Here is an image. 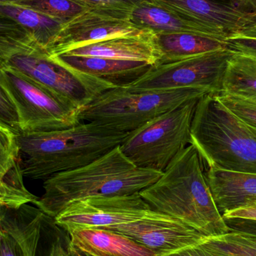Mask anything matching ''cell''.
Returning <instances> with one entry per match:
<instances>
[{
    "label": "cell",
    "instance_id": "6da1fadb",
    "mask_svg": "<svg viewBox=\"0 0 256 256\" xmlns=\"http://www.w3.org/2000/svg\"><path fill=\"white\" fill-rule=\"evenodd\" d=\"M195 146L189 144L158 180L140 192L154 210L172 216L207 237L230 232L216 207Z\"/></svg>",
    "mask_w": 256,
    "mask_h": 256
},
{
    "label": "cell",
    "instance_id": "7a4b0ae2",
    "mask_svg": "<svg viewBox=\"0 0 256 256\" xmlns=\"http://www.w3.org/2000/svg\"><path fill=\"white\" fill-rule=\"evenodd\" d=\"M162 173L136 166L118 146L86 165L48 178L44 182L43 196L34 204L54 218L78 200L141 192Z\"/></svg>",
    "mask_w": 256,
    "mask_h": 256
},
{
    "label": "cell",
    "instance_id": "3957f363",
    "mask_svg": "<svg viewBox=\"0 0 256 256\" xmlns=\"http://www.w3.org/2000/svg\"><path fill=\"white\" fill-rule=\"evenodd\" d=\"M128 134L94 122L48 132H20L16 138L24 177L46 180L86 165L120 146Z\"/></svg>",
    "mask_w": 256,
    "mask_h": 256
},
{
    "label": "cell",
    "instance_id": "277c9868",
    "mask_svg": "<svg viewBox=\"0 0 256 256\" xmlns=\"http://www.w3.org/2000/svg\"><path fill=\"white\" fill-rule=\"evenodd\" d=\"M190 140L208 167L256 174V129L224 106L216 94H204L197 102Z\"/></svg>",
    "mask_w": 256,
    "mask_h": 256
},
{
    "label": "cell",
    "instance_id": "5b68a950",
    "mask_svg": "<svg viewBox=\"0 0 256 256\" xmlns=\"http://www.w3.org/2000/svg\"><path fill=\"white\" fill-rule=\"evenodd\" d=\"M202 88L136 90L114 87L82 108L80 122H94L114 130L130 132L153 118L190 100L208 94Z\"/></svg>",
    "mask_w": 256,
    "mask_h": 256
},
{
    "label": "cell",
    "instance_id": "8992f818",
    "mask_svg": "<svg viewBox=\"0 0 256 256\" xmlns=\"http://www.w3.org/2000/svg\"><path fill=\"white\" fill-rule=\"evenodd\" d=\"M200 98L190 100L130 132L120 146L124 156L138 168L164 172L190 144L192 118Z\"/></svg>",
    "mask_w": 256,
    "mask_h": 256
},
{
    "label": "cell",
    "instance_id": "52a82bcc",
    "mask_svg": "<svg viewBox=\"0 0 256 256\" xmlns=\"http://www.w3.org/2000/svg\"><path fill=\"white\" fill-rule=\"evenodd\" d=\"M0 84L14 104L20 132L58 130L80 122L81 109L10 68H0Z\"/></svg>",
    "mask_w": 256,
    "mask_h": 256
},
{
    "label": "cell",
    "instance_id": "ba28073f",
    "mask_svg": "<svg viewBox=\"0 0 256 256\" xmlns=\"http://www.w3.org/2000/svg\"><path fill=\"white\" fill-rule=\"evenodd\" d=\"M6 66L60 94L81 110L104 92L116 87L61 64L38 45L16 52Z\"/></svg>",
    "mask_w": 256,
    "mask_h": 256
},
{
    "label": "cell",
    "instance_id": "9c48e42d",
    "mask_svg": "<svg viewBox=\"0 0 256 256\" xmlns=\"http://www.w3.org/2000/svg\"><path fill=\"white\" fill-rule=\"evenodd\" d=\"M233 54L230 48L200 54L172 62L155 64L130 85L136 90L202 88L212 94L222 92L228 60Z\"/></svg>",
    "mask_w": 256,
    "mask_h": 256
},
{
    "label": "cell",
    "instance_id": "30bf717a",
    "mask_svg": "<svg viewBox=\"0 0 256 256\" xmlns=\"http://www.w3.org/2000/svg\"><path fill=\"white\" fill-rule=\"evenodd\" d=\"M152 212L140 192L90 197L74 202L54 221L68 233L79 228H106L136 222Z\"/></svg>",
    "mask_w": 256,
    "mask_h": 256
},
{
    "label": "cell",
    "instance_id": "8fae6325",
    "mask_svg": "<svg viewBox=\"0 0 256 256\" xmlns=\"http://www.w3.org/2000/svg\"><path fill=\"white\" fill-rule=\"evenodd\" d=\"M144 31L132 24L130 12L88 8L64 24L48 54L58 55L82 45Z\"/></svg>",
    "mask_w": 256,
    "mask_h": 256
},
{
    "label": "cell",
    "instance_id": "7c38bea8",
    "mask_svg": "<svg viewBox=\"0 0 256 256\" xmlns=\"http://www.w3.org/2000/svg\"><path fill=\"white\" fill-rule=\"evenodd\" d=\"M106 230L127 236L158 256L198 244L209 238L176 218L154 210L140 220Z\"/></svg>",
    "mask_w": 256,
    "mask_h": 256
},
{
    "label": "cell",
    "instance_id": "4fadbf2b",
    "mask_svg": "<svg viewBox=\"0 0 256 256\" xmlns=\"http://www.w3.org/2000/svg\"><path fill=\"white\" fill-rule=\"evenodd\" d=\"M162 7L204 24L226 38L256 20V14L220 0H152Z\"/></svg>",
    "mask_w": 256,
    "mask_h": 256
},
{
    "label": "cell",
    "instance_id": "5bb4252c",
    "mask_svg": "<svg viewBox=\"0 0 256 256\" xmlns=\"http://www.w3.org/2000/svg\"><path fill=\"white\" fill-rule=\"evenodd\" d=\"M44 215L28 204L0 207V256H36Z\"/></svg>",
    "mask_w": 256,
    "mask_h": 256
},
{
    "label": "cell",
    "instance_id": "9a60e30c",
    "mask_svg": "<svg viewBox=\"0 0 256 256\" xmlns=\"http://www.w3.org/2000/svg\"><path fill=\"white\" fill-rule=\"evenodd\" d=\"M64 54L127 61L144 62L152 66H155L160 58L159 51L155 42L154 33L148 30L138 34L120 36L82 45Z\"/></svg>",
    "mask_w": 256,
    "mask_h": 256
},
{
    "label": "cell",
    "instance_id": "2e32d148",
    "mask_svg": "<svg viewBox=\"0 0 256 256\" xmlns=\"http://www.w3.org/2000/svg\"><path fill=\"white\" fill-rule=\"evenodd\" d=\"M206 178L221 214L256 208V174L209 167Z\"/></svg>",
    "mask_w": 256,
    "mask_h": 256
},
{
    "label": "cell",
    "instance_id": "e0dca14e",
    "mask_svg": "<svg viewBox=\"0 0 256 256\" xmlns=\"http://www.w3.org/2000/svg\"><path fill=\"white\" fill-rule=\"evenodd\" d=\"M50 56L70 68L100 78L116 87L126 86L132 84L147 73L153 66L144 62L82 56L66 54Z\"/></svg>",
    "mask_w": 256,
    "mask_h": 256
},
{
    "label": "cell",
    "instance_id": "ac0fdd59",
    "mask_svg": "<svg viewBox=\"0 0 256 256\" xmlns=\"http://www.w3.org/2000/svg\"><path fill=\"white\" fill-rule=\"evenodd\" d=\"M130 19L138 28L154 34L196 33L226 40L213 28L162 7L152 0H144L136 6L130 12Z\"/></svg>",
    "mask_w": 256,
    "mask_h": 256
},
{
    "label": "cell",
    "instance_id": "d6986e66",
    "mask_svg": "<svg viewBox=\"0 0 256 256\" xmlns=\"http://www.w3.org/2000/svg\"><path fill=\"white\" fill-rule=\"evenodd\" d=\"M68 234L74 248L92 256H158L127 236L104 228H79Z\"/></svg>",
    "mask_w": 256,
    "mask_h": 256
},
{
    "label": "cell",
    "instance_id": "ffe728a7",
    "mask_svg": "<svg viewBox=\"0 0 256 256\" xmlns=\"http://www.w3.org/2000/svg\"><path fill=\"white\" fill-rule=\"evenodd\" d=\"M154 37L160 54L156 64L228 48L226 40L196 33L154 34Z\"/></svg>",
    "mask_w": 256,
    "mask_h": 256
},
{
    "label": "cell",
    "instance_id": "44dd1931",
    "mask_svg": "<svg viewBox=\"0 0 256 256\" xmlns=\"http://www.w3.org/2000/svg\"><path fill=\"white\" fill-rule=\"evenodd\" d=\"M0 13L7 15L25 27L36 44L46 52L55 43L66 22L22 6L0 4Z\"/></svg>",
    "mask_w": 256,
    "mask_h": 256
},
{
    "label": "cell",
    "instance_id": "7402d4cb",
    "mask_svg": "<svg viewBox=\"0 0 256 256\" xmlns=\"http://www.w3.org/2000/svg\"><path fill=\"white\" fill-rule=\"evenodd\" d=\"M221 93L256 98V57L233 51Z\"/></svg>",
    "mask_w": 256,
    "mask_h": 256
},
{
    "label": "cell",
    "instance_id": "603a6c76",
    "mask_svg": "<svg viewBox=\"0 0 256 256\" xmlns=\"http://www.w3.org/2000/svg\"><path fill=\"white\" fill-rule=\"evenodd\" d=\"M34 45L38 44L25 27L0 13V68L6 66L12 56Z\"/></svg>",
    "mask_w": 256,
    "mask_h": 256
},
{
    "label": "cell",
    "instance_id": "cb8c5ba5",
    "mask_svg": "<svg viewBox=\"0 0 256 256\" xmlns=\"http://www.w3.org/2000/svg\"><path fill=\"white\" fill-rule=\"evenodd\" d=\"M70 248L68 233L58 226L54 218L44 214L34 256H66Z\"/></svg>",
    "mask_w": 256,
    "mask_h": 256
},
{
    "label": "cell",
    "instance_id": "d4e9b609",
    "mask_svg": "<svg viewBox=\"0 0 256 256\" xmlns=\"http://www.w3.org/2000/svg\"><path fill=\"white\" fill-rule=\"evenodd\" d=\"M38 200L26 188L20 161L0 182V207L18 208L22 204L32 203Z\"/></svg>",
    "mask_w": 256,
    "mask_h": 256
},
{
    "label": "cell",
    "instance_id": "484cf974",
    "mask_svg": "<svg viewBox=\"0 0 256 256\" xmlns=\"http://www.w3.org/2000/svg\"><path fill=\"white\" fill-rule=\"evenodd\" d=\"M14 4L67 22L88 9L74 0H20Z\"/></svg>",
    "mask_w": 256,
    "mask_h": 256
},
{
    "label": "cell",
    "instance_id": "4316f807",
    "mask_svg": "<svg viewBox=\"0 0 256 256\" xmlns=\"http://www.w3.org/2000/svg\"><path fill=\"white\" fill-rule=\"evenodd\" d=\"M220 250L228 256H256V237L230 231L222 236L209 238Z\"/></svg>",
    "mask_w": 256,
    "mask_h": 256
},
{
    "label": "cell",
    "instance_id": "83f0119b",
    "mask_svg": "<svg viewBox=\"0 0 256 256\" xmlns=\"http://www.w3.org/2000/svg\"><path fill=\"white\" fill-rule=\"evenodd\" d=\"M18 134L0 124V182L20 160Z\"/></svg>",
    "mask_w": 256,
    "mask_h": 256
},
{
    "label": "cell",
    "instance_id": "f1b7e54d",
    "mask_svg": "<svg viewBox=\"0 0 256 256\" xmlns=\"http://www.w3.org/2000/svg\"><path fill=\"white\" fill-rule=\"evenodd\" d=\"M220 102L248 126L256 129V98H244L234 94H216Z\"/></svg>",
    "mask_w": 256,
    "mask_h": 256
},
{
    "label": "cell",
    "instance_id": "f546056e",
    "mask_svg": "<svg viewBox=\"0 0 256 256\" xmlns=\"http://www.w3.org/2000/svg\"><path fill=\"white\" fill-rule=\"evenodd\" d=\"M0 124L9 128L16 134L20 132L19 117L13 100L0 84Z\"/></svg>",
    "mask_w": 256,
    "mask_h": 256
},
{
    "label": "cell",
    "instance_id": "4dcf8cb0",
    "mask_svg": "<svg viewBox=\"0 0 256 256\" xmlns=\"http://www.w3.org/2000/svg\"><path fill=\"white\" fill-rule=\"evenodd\" d=\"M88 8L106 10H130L144 0H74Z\"/></svg>",
    "mask_w": 256,
    "mask_h": 256
},
{
    "label": "cell",
    "instance_id": "1f68e13d",
    "mask_svg": "<svg viewBox=\"0 0 256 256\" xmlns=\"http://www.w3.org/2000/svg\"><path fill=\"white\" fill-rule=\"evenodd\" d=\"M162 256H228L224 254L222 251L220 250L214 245L210 242L209 238H208L206 240L198 244L194 245V246H190V248H185V249L180 250L177 252H172V254H167V255Z\"/></svg>",
    "mask_w": 256,
    "mask_h": 256
},
{
    "label": "cell",
    "instance_id": "d6a6232c",
    "mask_svg": "<svg viewBox=\"0 0 256 256\" xmlns=\"http://www.w3.org/2000/svg\"><path fill=\"white\" fill-rule=\"evenodd\" d=\"M226 42L232 50L256 57V39L232 36L228 38Z\"/></svg>",
    "mask_w": 256,
    "mask_h": 256
},
{
    "label": "cell",
    "instance_id": "836d02e7",
    "mask_svg": "<svg viewBox=\"0 0 256 256\" xmlns=\"http://www.w3.org/2000/svg\"><path fill=\"white\" fill-rule=\"evenodd\" d=\"M224 220L230 231L244 233L256 237V220L238 218Z\"/></svg>",
    "mask_w": 256,
    "mask_h": 256
},
{
    "label": "cell",
    "instance_id": "e575fe53",
    "mask_svg": "<svg viewBox=\"0 0 256 256\" xmlns=\"http://www.w3.org/2000/svg\"><path fill=\"white\" fill-rule=\"evenodd\" d=\"M224 219H232V218H238V219L254 220H256V208H250L238 209L227 212L222 215Z\"/></svg>",
    "mask_w": 256,
    "mask_h": 256
},
{
    "label": "cell",
    "instance_id": "d590c367",
    "mask_svg": "<svg viewBox=\"0 0 256 256\" xmlns=\"http://www.w3.org/2000/svg\"><path fill=\"white\" fill-rule=\"evenodd\" d=\"M233 36H240V37L256 39V20L252 24H250V25L246 26L244 28H242L238 34Z\"/></svg>",
    "mask_w": 256,
    "mask_h": 256
},
{
    "label": "cell",
    "instance_id": "8d00e7d4",
    "mask_svg": "<svg viewBox=\"0 0 256 256\" xmlns=\"http://www.w3.org/2000/svg\"><path fill=\"white\" fill-rule=\"evenodd\" d=\"M70 252L72 256H92L88 255V254H85V252H81L79 250L74 248V246H72V244H70Z\"/></svg>",
    "mask_w": 256,
    "mask_h": 256
},
{
    "label": "cell",
    "instance_id": "74e56055",
    "mask_svg": "<svg viewBox=\"0 0 256 256\" xmlns=\"http://www.w3.org/2000/svg\"><path fill=\"white\" fill-rule=\"evenodd\" d=\"M20 0H0V4H14Z\"/></svg>",
    "mask_w": 256,
    "mask_h": 256
},
{
    "label": "cell",
    "instance_id": "f35d334b",
    "mask_svg": "<svg viewBox=\"0 0 256 256\" xmlns=\"http://www.w3.org/2000/svg\"><path fill=\"white\" fill-rule=\"evenodd\" d=\"M66 256H72V254H70V250H69L68 254L67 255H66Z\"/></svg>",
    "mask_w": 256,
    "mask_h": 256
}]
</instances>
